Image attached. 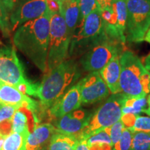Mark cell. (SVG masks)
Returning a JSON list of instances; mask_svg holds the SVG:
<instances>
[{"label":"cell","mask_w":150,"mask_h":150,"mask_svg":"<svg viewBox=\"0 0 150 150\" xmlns=\"http://www.w3.org/2000/svg\"><path fill=\"white\" fill-rule=\"evenodd\" d=\"M51 15L49 9L40 18L22 24L14 31L13 38L14 45L45 74L47 70Z\"/></svg>","instance_id":"obj_1"},{"label":"cell","mask_w":150,"mask_h":150,"mask_svg":"<svg viewBox=\"0 0 150 150\" xmlns=\"http://www.w3.org/2000/svg\"><path fill=\"white\" fill-rule=\"evenodd\" d=\"M81 73L74 60H65L45 74L38 85L35 97L40 99L42 107L49 110L51 106L79 79Z\"/></svg>","instance_id":"obj_2"},{"label":"cell","mask_w":150,"mask_h":150,"mask_svg":"<svg viewBox=\"0 0 150 150\" xmlns=\"http://www.w3.org/2000/svg\"><path fill=\"white\" fill-rule=\"evenodd\" d=\"M121 93L127 96L147 97L150 93V72L138 56L125 51L120 56Z\"/></svg>","instance_id":"obj_3"},{"label":"cell","mask_w":150,"mask_h":150,"mask_svg":"<svg viewBox=\"0 0 150 150\" xmlns=\"http://www.w3.org/2000/svg\"><path fill=\"white\" fill-rule=\"evenodd\" d=\"M72 38L64 18L59 11L52 13L47 72L67 60Z\"/></svg>","instance_id":"obj_4"},{"label":"cell","mask_w":150,"mask_h":150,"mask_svg":"<svg viewBox=\"0 0 150 150\" xmlns=\"http://www.w3.org/2000/svg\"><path fill=\"white\" fill-rule=\"evenodd\" d=\"M126 95L123 93L111 94L94 112L88 125L76 137L77 140L87 139L98 131L117 122L122 115V108Z\"/></svg>","instance_id":"obj_5"},{"label":"cell","mask_w":150,"mask_h":150,"mask_svg":"<svg viewBox=\"0 0 150 150\" xmlns=\"http://www.w3.org/2000/svg\"><path fill=\"white\" fill-rule=\"evenodd\" d=\"M100 8H97L80 22L78 32L73 35L70 47V54L86 53L104 35Z\"/></svg>","instance_id":"obj_6"},{"label":"cell","mask_w":150,"mask_h":150,"mask_svg":"<svg viewBox=\"0 0 150 150\" xmlns=\"http://www.w3.org/2000/svg\"><path fill=\"white\" fill-rule=\"evenodd\" d=\"M126 40L142 42L150 27V0H126Z\"/></svg>","instance_id":"obj_7"},{"label":"cell","mask_w":150,"mask_h":150,"mask_svg":"<svg viewBox=\"0 0 150 150\" xmlns=\"http://www.w3.org/2000/svg\"><path fill=\"white\" fill-rule=\"evenodd\" d=\"M120 43L105 35L82 55L81 65L88 72H99L117 54H120Z\"/></svg>","instance_id":"obj_8"},{"label":"cell","mask_w":150,"mask_h":150,"mask_svg":"<svg viewBox=\"0 0 150 150\" xmlns=\"http://www.w3.org/2000/svg\"><path fill=\"white\" fill-rule=\"evenodd\" d=\"M101 11L104 33L110 38L124 44L126 42V0H113L111 7Z\"/></svg>","instance_id":"obj_9"},{"label":"cell","mask_w":150,"mask_h":150,"mask_svg":"<svg viewBox=\"0 0 150 150\" xmlns=\"http://www.w3.org/2000/svg\"><path fill=\"white\" fill-rule=\"evenodd\" d=\"M0 83L16 88L30 83L13 47H0Z\"/></svg>","instance_id":"obj_10"},{"label":"cell","mask_w":150,"mask_h":150,"mask_svg":"<svg viewBox=\"0 0 150 150\" xmlns=\"http://www.w3.org/2000/svg\"><path fill=\"white\" fill-rule=\"evenodd\" d=\"M83 104H93L107 99L110 95L108 86L99 72H90L77 83Z\"/></svg>","instance_id":"obj_11"},{"label":"cell","mask_w":150,"mask_h":150,"mask_svg":"<svg viewBox=\"0 0 150 150\" xmlns=\"http://www.w3.org/2000/svg\"><path fill=\"white\" fill-rule=\"evenodd\" d=\"M49 10L47 0H20L10 16L11 31L27 22L40 18Z\"/></svg>","instance_id":"obj_12"},{"label":"cell","mask_w":150,"mask_h":150,"mask_svg":"<svg viewBox=\"0 0 150 150\" xmlns=\"http://www.w3.org/2000/svg\"><path fill=\"white\" fill-rule=\"evenodd\" d=\"M93 113L91 110L78 108L54 120L52 125L58 132L76 138L89 123Z\"/></svg>","instance_id":"obj_13"},{"label":"cell","mask_w":150,"mask_h":150,"mask_svg":"<svg viewBox=\"0 0 150 150\" xmlns=\"http://www.w3.org/2000/svg\"><path fill=\"white\" fill-rule=\"evenodd\" d=\"M81 98L78 84H75L57 100L48 110L49 117L53 122L80 108Z\"/></svg>","instance_id":"obj_14"},{"label":"cell","mask_w":150,"mask_h":150,"mask_svg":"<svg viewBox=\"0 0 150 150\" xmlns=\"http://www.w3.org/2000/svg\"><path fill=\"white\" fill-rule=\"evenodd\" d=\"M0 103L2 105H11L18 108H27L33 112L38 108L40 102L24 95L14 86L0 83Z\"/></svg>","instance_id":"obj_15"},{"label":"cell","mask_w":150,"mask_h":150,"mask_svg":"<svg viewBox=\"0 0 150 150\" xmlns=\"http://www.w3.org/2000/svg\"><path fill=\"white\" fill-rule=\"evenodd\" d=\"M56 132L51 123L38 125L30 133L27 142V150H44L50 144L52 136Z\"/></svg>","instance_id":"obj_16"},{"label":"cell","mask_w":150,"mask_h":150,"mask_svg":"<svg viewBox=\"0 0 150 150\" xmlns=\"http://www.w3.org/2000/svg\"><path fill=\"white\" fill-rule=\"evenodd\" d=\"M117 54L112 57L104 68L99 71L101 76L108 86L111 94H117L121 93L120 86V56Z\"/></svg>","instance_id":"obj_17"},{"label":"cell","mask_w":150,"mask_h":150,"mask_svg":"<svg viewBox=\"0 0 150 150\" xmlns=\"http://www.w3.org/2000/svg\"><path fill=\"white\" fill-rule=\"evenodd\" d=\"M59 12L62 15L70 35L73 36L80 22V10L77 1L60 0Z\"/></svg>","instance_id":"obj_18"},{"label":"cell","mask_w":150,"mask_h":150,"mask_svg":"<svg viewBox=\"0 0 150 150\" xmlns=\"http://www.w3.org/2000/svg\"><path fill=\"white\" fill-rule=\"evenodd\" d=\"M37 127L33 112L27 108H19L12 118V133H22L29 130L31 133Z\"/></svg>","instance_id":"obj_19"},{"label":"cell","mask_w":150,"mask_h":150,"mask_svg":"<svg viewBox=\"0 0 150 150\" xmlns=\"http://www.w3.org/2000/svg\"><path fill=\"white\" fill-rule=\"evenodd\" d=\"M77 141L75 136L56 131L51 138L47 150H74Z\"/></svg>","instance_id":"obj_20"},{"label":"cell","mask_w":150,"mask_h":150,"mask_svg":"<svg viewBox=\"0 0 150 150\" xmlns=\"http://www.w3.org/2000/svg\"><path fill=\"white\" fill-rule=\"evenodd\" d=\"M29 130L22 133H11L4 138L1 150H27Z\"/></svg>","instance_id":"obj_21"},{"label":"cell","mask_w":150,"mask_h":150,"mask_svg":"<svg viewBox=\"0 0 150 150\" xmlns=\"http://www.w3.org/2000/svg\"><path fill=\"white\" fill-rule=\"evenodd\" d=\"M147 106V99L146 97H132L126 95L123 103L122 112V115L132 113L138 115L141 112H144Z\"/></svg>","instance_id":"obj_22"},{"label":"cell","mask_w":150,"mask_h":150,"mask_svg":"<svg viewBox=\"0 0 150 150\" xmlns=\"http://www.w3.org/2000/svg\"><path fill=\"white\" fill-rule=\"evenodd\" d=\"M91 150H112V143L104 129L95 133L86 139Z\"/></svg>","instance_id":"obj_23"},{"label":"cell","mask_w":150,"mask_h":150,"mask_svg":"<svg viewBox=\"0 0 150 150\" xmlns=\"http://www.w3.org/2000/svg\"><path fill=\"white\" fill-rule=\"evenodd\" d=\"M130 150H150V133L134 132Z\"/></svg>","instance_id":"obj_24"},{"label":"cell","mask_w":150,"mask_h":150,"mask_svg":"<svg viewBox=\"0 0 150 150\" xmlns=\"http://www.w3.org/2000/svg\"><path fill=\"white\" fill-rule=\"evenodd\" d=\"M134 134V132L132 130L125 128L122 134L120 139L113 145L112 150H130Z\"/></svg>","instance_id":"obj_25"},{"label":"cell","mask_w":150,"mask_h":150,"mask_svg":"<svg viewBox=\"0 0 150 150\" xmlns=\"http://www.w3.org/2000/svg\"><path fill=\"white\" fill-rule=\"evenodd\" d=\"M80 10V22L92 12L100 8L97 0H77Z\"/></svg>","instance_id":"obj_26"},{"label":"cell","mask_w":150,"mask_h":150,"mask_svg":"<svg viewBox=\"0 0 150 150\" xmlns=\"http://www.w3.org/2000/svg\"><path fill=\"white\" fill-rule=\"evenodd\" d=\"M125 129V127L121 120H120L110 127L104 129V131L107 133L111 140L112 145H115L119 141Z\"/></svg>","instance_id":"obj_27"},{"label":"cell","mask_w":150,"mask_h":150,"mask_svg":"<svg viewBox=\"0 0 150 150\" xmlns=\"http://www.w3.org/2000/svg\"><path fill=\"white\" fill-rule=\"evenodd\" d=\"M0 28L4 36H8L10 34V17L1 0H0Z\"/></svg>","instance_id":"obj_28"},{"label":"cell","mask_w":150,"mask_h":150,"mask_svg":"<svg viewBox=\"0 0 150 150\" xmlns=\"http://www.w3.org/2000/svg\"><path fill=\"white\" fill-rule=\"evenodd\" d=\"M134 132L141 131V132L150 133V117L136 115V120L132 128L131 129Z\"/></svg>","instance_id":"obj_29"},{"label":"cell","mask_w":150,"mask_h":150,"mask_svg":"<svg viewBox=\"0 0 150 150\" xmlns=\"http://www.w3.org/2000/svg\"><path fill=\"white\" fill-rule=\"evenodd\" d=\"M18 109V108L15 106L3 105L0 108V122L8 120H12L13 116Z\"/></svg>","instance_id":"obj_30"},{"label":"cell","mask_w":150,"mask_h":150,"mask_svg":"<svg viewBox=\"0 0 150 150\" xmlns=\"http://www.w3.org/2000/svg\"><path fill=\"white\" fill-rule=\"evenodd\" d=\"M12 133V120L0 122V135L6 138Z\"/></svg>","instance_id":"obj_31"},{"label":"cell","mask_w":150,"mask_h":150,"mask_svg":"<svg viewBox=\"0 0 150 150\" xmlns=\"http://www.w3.org/2000/svg\"><path fill=\"white\" fill-rule=\"evenodd\" d=\"M137 115L132 113L123 114L121 117V120L125 125V128L131 129L134 126Z\"/></svg>","instance_id":"obj_32"},{"label":"cell","mask_w":150,"mask_h":150,"mask_svg":"<svg viewBox=\"0 0 150 150\" xmlns=\"http://www.w3.org/2000/svg\"><path fill=\"white\" fill-rule=\"evenodd\" d=\"M20 0H1L7 12L12 13Z\"/></svg>","instance_id":"obj_33"},{"label":"cell","mask_w":150,"mask_h":150,"mask_svg":"<svg viewBox=\"0 0 150 150\" xmlns=\"http://www.w3.org/2000/svg\"><path fill=\"white\" fill-rule=\"evenodd\" d=\"M74 150H91L86 139L79 140L74 146Z\"/></svg>","instance_id":"obj_34"},{"label":"cell","mask_w":150,"mask_h":150,"mask_svg":"<svg viewBox=\"0 0 150 150\" xmlns=\"http://www.w3.org/2000/svg\"><path fill=\"white\" fill-rule=\"evenodd\" d=\"M97 1L99 4L100 9L102 10V9L111 7L113 0H97Z\"/></svg>","instance_id":"obj_35"},{"label":"cell","mask_w":150,"mask_h":150,"mask_svg":"<svg viewBox=\"0 0 150 150\" xmlns=\"http://www.w3.org/2000/svg\"><path fill=\"white\" fill-rule=\"evenodd\" d=\"M143 65L145 67V68L150 72V54L145 59V62H144Z\"/></svg>","instance_id":"obj_36"},{"label":"cell","mask_w":150,"mask_h":150,"mask_svg":"<svg viewBox=\"0 0 150 150\" xmlns=\"http://www.w3.org/2000/svg\"><path fill=\"white\" fill-rule=\"evenodd\" d=\"M147 108H145L144 112H145L147 115L150 116V94H149V95H147Z\"/></svg>","instance_id":"obj_37"},{"label":"cell","mask_w":150,"mask_h":150,"mask_svg":"<svg viewBox=\"0 0 150 150\" xmlns=\"http://www.w3.org/2000/svg\"><path fill=\"white\" fill-rule=\"evenodd\" d=\"M144 41H145V42H148L150 45V27L149 28V29H148L147 32L146 33L145 36V39H144Z\"/></svg>","instance_id":"obj_38"},{"label":"cell","mask_w":150,"mask_h":150,"mask_svg":"<svg viewBox=\"0 0 150 150\" xmlns=\"http://www.w3.org/2000/svg\"><path fill=\"white\" fill-rule=\"evenodd\" d=\"M4 137L1 136L0 135V150L2 149V146H3V143H4Z\"/></svg>","instance_id":"obj_39"},{"label":"cell","mask_w":150,"mask_h":150,"mask_svg":"<svg viewBox=\"0 0 150 150\" xmlns=\"http://www.w3.org/2000/svg\"><path fill=\"white\" fill-rule=\"evenodd\" d=\"M47 1H50V0H47ZM54 1H57V2H58V3H59V1H60V0H54Z\"/></svg>","instance_id":"obj_40"},{"label":"cell","mask_w":150,"mask_h":150,"mask_svg":"<svg viewBox=\"0 0 150 150\" xmlns=\"http://www.w3.org/2000/svg\"><path fill=\"white\" fill-rule=\"evenodd\" d=\"M66 1H77V0H66Z\"/></svg>","instance_id":"obj_41"},{"label":"cell","mask_w":150,"mask_h":150,"mask_svg":"<svg viewBox=\"0 0 150 150\" xmlns=\"http://www.w3.org/2000/svg\"><path fill=\"white\" fill-rule=\"evenodd\" d=\"M3 106V105H2V104H1V103H0V108H1V106Z\"/></svg>","instance_id":"obj_42"},{"label":"cell","mask_w":150,"mask_h":150,"mask_svg":"<svg viewBox=\"0 0 150 150\" xmlns=\"http://www.w3.org/2000/svg\"><path fill=\"white\" fill-rule=\"evenodd\" d=\"M0 43H1V42H0Z\"/></svg>","instance_id":"obj_43"}]
</instances>
